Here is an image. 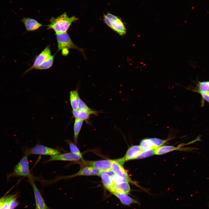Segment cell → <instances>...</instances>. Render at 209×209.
I'll list each match as a JSON object with an SVG mask.
<instances>
[{
    "label": "cell",
    "mask_w": 209,
    "mask_h": 209,
    "mask_svg": "<svg viewBox=\"0 0 209 209\" xmlns=\"http://www.w3.org/2000/svg\"><path fill=\"white\" fill-rule=\"evenodd\" d=\"M166 141L156 138H146L141 141L139 145L143 150L155 149L161 146Z\"/></svg>",
    "instance_id": "cell-9"
},
{
    "label": "cell",
    "mask_w": 209,
    "mask_h": 209,
    "mask_svg": "<svg viewBox=\"0 0 209 209\" xmlns=\"http://www.w3.org/2000/svg\"><path fill=\"white\" fill-rule=\"evenodd\" d=\"M24 153V155L28 156L31 154H38L51 156L62 154L60 151L56 149L41 144L37 145L33 147L26 148Z\"/></svg>",
    "instance_id": "cell-4"
},
{
    "label": "cell",
    "mask_w": 209,
    "mask_h": 209,
    "mask_svg": "<svg viewBox=\"0 0 209 209\" xmlns=\"http://www.w3.org/2000/svg\"><path fill=\"white\" fill-rule=\"evenodd\" d=\"M72 113L75 119L85 121L87 122L89 120L90 114L84 111L77 109L73 110Z\"/></svg>",
    "instance_id": "cell-20"
},
{
    "label": "cell",
    "mask_w": 209,
    "mask_h": 209,
    "mask_svg": "<svg viewBox=\"0 0 209 209\" xmlns=\"http://www.w3.org/2000/svg\"><path fill=\"white\" fill-rule=\"evenodd\" d=\"M178 149V148L173 146H161L154 149V154L158 155L163 154Z\"/></svg>",
    "instance_id": "cell-22"
},
{
    "label": "cell",
    "mask_w": 209,
    "mask_h": 209,
    "mask_svg": "<svg viewBox=\"0 0 209 209\" xmlns=\"http://www.w3.org/2000/svg\"><path fill=\"white\" fill-rule=\"evenodd\" d=\"M120 201L122 204L126 205H130L132 204H139V202L135 199L131 198L127 194L118 192L115 191L111 193Z\"/></svg>",
    "instance_id": "cell-15"
},
{
    "label": "cell",
    "mask_w": 209,
    "mask_h": 209,
    "mask_svg": "<svg viewBox=\"0 0 209 209\" xmlns=\"http://www.w3.org/2000/svg\"><path fill=\"white\" fill-rule=\"evenodd\" d=\"M112 160H100L91 162L89 165L101 171H106L111 169Z\"/></svg>",
    "instance_id": "cell-13"
},
{
    "label": "cell",
    "mask_w": 209,
    "mask_h": 209,
    "mask_svg": "<svg viewBox=\"0 0 209 209\" xmlns=\"http://www.w3.org/2000/svg\"><path fill=\"white\" fill-rule=\"evenodd\" d=\"M78 109L89 113L91 115H97L98 112L88 107L81 99L78 103Z\"/></svg>",
    "instance_id": "cell-25"
},
{
    "label": "cell",
    "mask_w": 209,
    "mask_h": 209,
    "mask_svg": "<svg viewBox=\"0 0 209 209\" xmlns=\"http://www.w3.org/2000/svg\"><path fill=\"white\" fill-rule=\"evenodd\" d=\"M130 188L128 182L123 183L120 184H115L113 191L124 193L128 194L130 193Z\"/></svg>",
    "instance_id": "cell-19"
},
{
    "label": "cell",
    "mask_w": 209,
    "mask_h": 209,
    "mask_svg": "<svg viewBox=\"0 0 209 209\" xmlns=\"http://www.w3.org/2000/svg\"><path fill=\"white\" fill-rule=\"evenodd\" d=\"M28 156L24 155L19 162L14 167L12 172L7 175V179L18 176H24L28 179H34L35 177L31 174L29 170Z\"/></svg>",
    "instance_id": "cell-2"
},
{
    "label": "cell",
    "mask_w": 209,
    "mask_h": 209,
    "mask_svg": "<svg viewBox=\"0 0 209 209\" xmlns=\"http://www.w3.org/2000/svg\"><path fill=\"white\" fill-rule=\"evenodd\" d=\"M103 17L105 23L112 30L120 35L126 34V27L120 18L109 12L104 14Z\"/></svg>",
    "instance_id": "cell-3"
},
{
    "label": "cell",
    "mask_w": 209,
    "mask_h": 209,
    "mask_svg": "<svg viewBox=\"0 0 209 209\" xmlns=\"http://www.w3.org/2000/svg\"><path fill=\"white\" fill-rule=\"evenodd\" d=\"M83 121L78 119H75L74 126V140L75 144H77L78 137L80 132Z\"/></svg>",
    "instance_id": "cell-21"
},
{
    "label": "cell",
    "mask_w": 209,
    "mask_h": 209,
    "mask_svg": "<svg viewBox=\"0 0 209 209\" xmlns=\"http://www.w3.org/2000/svg\"><path fill=\"white\" fill-rule=\"evenodd\" d=\"M100 171L91 166H87L83 167L77 173L70 175L60 176L57 177L52 182H56L62 179H68L80 176L98 175L99 176Z\"/></svg>",
    "instance_id": "cell-6"
},
{
    "label": "cell",
    "mask_w": 209,
    "mask_h": 209,
    "mask_svg": "<svg viewBox=\"0 0 209 209\" xmlns=\"http://www.w3.org/2000/svg\"><path fill=\"white\" fill-rule=\"evenodd\" d=\"M113 181L115 184H120L125 182H129L130 181L124 178L115 174L111 176Z\"/></svg>",
    "instance_id": "cell-27"
},
{
    "label": "cell",
    "mask_w": 209,
    "mask_h": 209,
    "mask_svg": "<svg viewBox=\"0 0 209 209\" xmlns=\"http://www.w3.org/2000/svg\"><path fill=\"white\" fill-rule=\"evenodd\" d=\"M99 176L101 177L102 183L105 187L111 192L113 190V186L115 183L111 176L101 171Z\"/></svg>",
    "instance_id": "cell-17"
},
{
    "label": "cell",
    "mask_w": 209,
    "mask_h": 209,
    "mask_svg": "<svg viewBox=\"0 0 209 209\" xmlns=\"http://www.w3.org/2000/svg\"><path fill=\"white\" fill-rule=\"evenodd\" d=\"M80 159H83L80 156L71 152L51 156L46 162L54 161H75Z\"/></svg>",
    "instance_id": "cell-11"
},
{
    "label": "cell",
    "mask_w": 209,
    "mask_h": 209,
    "mask_svg": "<svg viewBox=\"0 0 209 209\" xmlns=\"http://www.w3.org/2000/svg\"><path fill=\"white\" fill-rule=\"evenodd\" d=\"M154 149L143 150L137 157V159L145 158L154 154Z\"/></svg>",
    "instance_id": "cell-28"
},
{
    "label": "cell",
    "mask_w": 209,
    "mask_h": 209,
    "mask_svg": "<svg viewBox=\"0 0 209 209\" xmlns=\"http://www.w3.org/2000/svg\"><path fill=\"white\" fill-rule=\"evenodd\" d=\"M69 51L68 50L64 49L62 50V53L63 55L64 56H67L69 54Z\"/></svg>",
    "instance_id": "cell-30"
},
{
    "label": "cell",
    "mask_w": 209,
    "mask_h": 209,
    "mask_svg": "<svg viewBox=\"0 0 209 209\" xmlns=\"http://www.w3.org/2000/svg\"><path fill=\"white\" fill-rule=\"evenodd\" d=\"M198 93L201 95L203 99L209 102V95L201 92H199Z\"/></svg>",
    "instance_id": "cell-29"
},
{
    "label": "cell",
    "mask_w": 209,
    "mask_h": 209,
    "mask_svg": "<svg viewBox=\"0 0 209 209\" xmlns=\"http://www.w3.org/2000/svg\"><path fill=\"white\" fill-rule=\"evenodd\" d=\"M35 179H30L28 180V182L31 185L34 192L36 208L37 209H48L39 189L37 187L35 182Z\"/></svg>",
    "instance_id": "cell-8"
},
{
    "label": "cell",
    "mask_w": 209,
    "mask_h": 209,
    "mask_svg": "<svg viewBox=\"0 0 209 209\" xmlns=\"http://www.w3.org/2000/svg\"><path fill=\"white\" fill-rule=\"evenodd\" d=\"M35 209H36V208H35Z\"/></svg>",
    "instance_id": "cell-31"
},
{
    "label": "cell",
    "mask_w": 209,
    "mask_h": 209,
    "mask_svg": "<svg viewBox=\"0 0 209 209\" xmlns=\"http://www.w3.org/2000/svg\"><path fill=\"white\" fill-rule=\"evenodd\" d=\"M65 141L69 145L71 152L80 156L83 158L79 149L75 144L69 140H67Z\"/></svg>",
    "instance_id": "cell-26"
},
{
    "label": "cell",
    "mask_w": 209,
    "mask_h": 209,
    "mask_svg": "<svg viewBox=\"0 0 209 209\" xmlns=\"http://www.w3.org/2000/svg\"><path fill=\"white\" fill-rule=\"evenodd\" d=\"M198 86V89L192 90L198 93L201 92L209 95V81L199 82Z\"/></svg>",
    "instance_id": "cell-23"
},
{
    "label": "cell",
    "mask_w": 209,
    "mask_h": 209,
    "mask_svg": "<svg viewBox=\"0 0 209 209\" xmlns=\"http://www.w3.org/2000/svg\"><path fill=\"white\" fill-rule=\"evenodd\" d=\"M17 194L4 196L0 198V209H14L19 205Z\"/></svg>",
    "instance_id": "cell-7"
},
{
    "label": "cell",
    "mask_w": 209,
    "mask_h": 209,
    "mask_svg": "<svg viewBox=\"0 0 209 209\" xmlns=\"http://www.w3.org/2000/svg\"><path fill=\"white\" fill-rule=\"evenodd\" d=\"M56 36L57 43V52L64 49H73L79 51L84 55L83 49L78 47L73 42L67 32L56 35Z\"/></svg>",
    "instance_id": "cell-5"
},
{
    "label": "cell",
    "mask_w": 209,
    "mask_h": 209,
    "mask_svg": "<svg viewBox=\"0 0 209 209\" xmlns=\"http://www.w3.org/2000/svg\"><path fill=\"white\" fill-rule=\"evenodd\" d=\"M142 151L140 145L132 146L127 150L125 156L122 158L125 162L136 158Z\"/></svg>",
    "instance_id": "cell-14"
},
{
    "label": "cell",
    "mask_w": 209,
    "mask_h": 209,
    "mask_svg": "<svg viewBox=\"0 0 209 209\" xmlns=\"http://www.w3.org/2000/svg\"><path fill=\"white\" fill-rule=\"evenodd\" d=\"M78 19L75 16L69 17L64 12L57 17H52L49 19L50 24L47 26V29L53 30L56 35L66 33L72 23Z\"/></svg>",
    "instance_id": "cell-1"
},
{
    "label": "cell",
    "mask_w": 209,
    "mask_h": 209,
    "mask_svg": "<svg viewBox=\"0 0 209 209\" xmlns=\"http://www.w3.org/2000/svg\"><path fill=\"white\" fill-rule=\"evenodd\" d=\"M21 21L24 23L26 31L28 32L36 30L44 26L36 20L29 17L23 18Z\"/></svg>",
    "instance_id": "cell-12"
},
{
    "label": "cell",
    "mask_w": 209,
    "mask_h": 209,
    "mask_svg": "<svg viewBox=\"0 0 209 209\" xmlns=\"http://www.w3.org/2000/svg\"><path fill=\"white\" fill-rule=\"evenodd\" d=\"M54 58V55H51L47 59L37 67L36 70H42L49 69L52 66Z\"/></svg>",
    "instance_id": "cell-24"
},
{
    "label": "cell",
    "mask_w": 209,
    "mask_h": 209,
    "mask_svg": "<svg viewBox=\"0 0 209 209\" xmlns=\"http://www.w3.org/2000/svg\"><path fill=\"white\" fill-rule=\"evenodd\" d=\"M111 168L115 174L130 180L128 174L122 165L116 160H112Z\"/></svg>",
    "instance_id": "cell-16"
},
{
    "label": "cell",
    "mask_w": 209,
    "mask_h": 209,
    "mask_svg": "<svg viewBox=\"0 0 209 209\" xmlns=\"http://www.w3.org/2000/svg\"><path fill=\"white\" fill-rule=\"evenodd\" d=\"M51 55V51L50 47L49 45H48L37 56L32 65L25 71L24 75L32 70L35 69Z\"/></svg>",
    "instance_id": "cell-10"
},
{
    "label": "cell",
    "mask_w": 209,
    "mask_h": 209,
    "mask_svg": "<svg viewBox=\"0 0 209 209\" xmlns=\"http://www.w3.org/2000/svg\"><path fill=\"white\" fill-rule=\"evenodd\" d=\"M69 100L73 110L78 109V106L80 98L77 90L71 91L70 93Z\"/></svg>",
    "instance_id": "cell-18"
}]
</instances>
